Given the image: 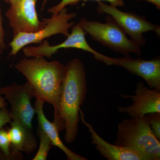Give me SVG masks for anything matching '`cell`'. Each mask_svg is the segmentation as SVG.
I'll return each instance as SVG.
<instances>
[{
    "instance_id": "obj_9",
    "label": "cell",
    "mask_w": 160,
    "mask_h": 160,
    "mask_svg": "<svg viewBox=\"0 0 160 160\" xmlns=\"http://www.w3.org/2000/svg\"><path fill=\"white\" fill-rule=\"evenodd\" d=\"M38 0H8L9 9L6 13L14 36L20 32L31 33L45 26L38 17L36 5Z\"/></svg>"
},
{
    "instance_id": "obj_15",
    "label": "cell",
    "mask_w": 160,
    "mask_h": 160,
    "mask_svg": "<svg viewBox=\"0 0 160 160\" xmlns=\"http://www.w3.org/2000/svg\"><path fill=\"white\" fill-rule=\"evenodd\" d=\"M42 1H43L42 9H43L48 0H42ZM96 1L97 2L106 1V2H109L111 6L117 7L124 6L123 0H62L58 5L48 9V11L52 15L57 14L61 10L66 8L67 6L77 5L79 2L80 1L86 2V1Z\"/></svg>"
},
{
    "instance_id": "obj_10",
    "label": "cell",
    "mask_w": 160,
    "mask_h": 160,
    "mask_svg": "<svg viewBox=\"0 0 160 160\" xmlns=\"http://www.w3.org/2000/svg\"><path fill=\"white\" fill-rule=\"evenodd\" d=\"M86 33L78 23L72 27L71 33L62 42L50 46L46 40L38 46H25L23 48V53L27 58H50L58 50L63 49H77L92 53L94 56L99 52L89 46L86 38Z\"/></svg>"
},
{
    "instance_id": "obj_17",
    "label": "cell",
    "mask_w": 160,
    "mask_h": 160,
    "mask_svg": "<svg viewBox=\"0 0 160 160\" xmlns=\"http://www.w3.org/2000/svg\"><path fill=\"white\" fill-rule=\"evenodd\" d=\"M10 139L8 131L3 128L0 129V150L8 160H16L10 150Z\"/></svg>"
},
{
    "instance_id": "obj_8",
    "label": "cell",
    "mask_w": 160,
    "mask_h": 160,
    "mask_svg": "<svg viewBox=\"0 0 160 160\" xmlns=\"http://www.w3.org/2000/svg\"><path fill=\"white\" fill-rule=\"evenodd\" d=\"M94 57L108 66L125 68L129 73L142 78L149 88L160 91V58L150 60L132 59L129 55L122 58H112L100 53Z\"/></svg>"
},
{
    "instance_id": "obj_7",
    "label": "cell",
    "mask_w": 160,
    "mask_h": 160,
    "mask_svg": "<svg viewBox=\"0 0 160 160\" xmlns=\"http://www.w3.org/2000/svg\"><path fill=\"white\" fill-rule=\"evenodd\" d=\"M97 2L98 12L100 14L109 15L126 34L129 35L131 39L140 46L146 44V40L143 35L144 33L154 31L158 35H159L160 26L150 22L144 17L133 12L121 11L115 6L106 5L102 2Z\"/></svg>"
},
{
    "instance_id": "obj_13",
    "label": "cell",
    "mask_w": 160,
    "mask_h": 160,
    "mask_svg": "<svg viewBox=\"0 0 160 160\" xmlns=\"http://www.w3.org/2000/svg\"><path fill=\"white\" fill-rule=\"evenodd\" d=\"M35 109L37 115L38 127L48 136L51 141L52 146H55L62 150L66 154L67 159L69 160H87V159L75 153L62 142L60 139L58 129L53 122H51L46 118L43 106L45 102L39 98H36Z\"/></svg>"
},
{
    "instance_id": "obj_20",
    "label": "cell",
    "mask_w": 160,
    "mask_h": 160,
    "mask_svg": "<svg viewBox=\"0 0 160 160\" xmlns=\"http://www.w3.org/2000/svg\"><path fill=\"white\" fill-rule=\"evenodd\" d=\"M5 35V31L3 28L2 9L0 6V54H2L6 48Z\"/></svg>"
},
{
    "instance_id": "obj_18",
    "label": "cell",
    "mask_w": 160,
    "mask_h": 160,
    "mask_svg": "<svg viewBox=\"0 0 160 160\" xmlns=\"http://www.w3.org/2000/svg\"><path fill=\"white\" fill-rule=\"evenodd\" d=\"M145 117L152 131L160 140V112L149 113Z\"/></svg>"
},
{
    "instance_id": "obj_24",
    "label": "cell",
    "mask_w": 160,
    "mask_h": 160,
    "mask_svg": "<svg viewBox=\"0 0 160 160\" xmlns=\"http://www.w3.org/2000/svg\"><path fill=\"white\" fill-rule=\"evenodd\" d=\"M3 1L6 2L8 3V0H3Z\"/></svg>"
},
{
    "instance_id": "obj_14",
    "label": "cell",
    "mask_w": 160,
    "mask_h": 160,
    "mask_svg": "<svg viewBox=\"0 0 160 160\" xmlns=\"http://www.w3.org/2000/svg\"><path fill=\"white\" fill-rule=\"evenodd\" d=\"M11 127L8 131L10 145L12 148V154L16 160L23 159L21 151H24L26 146V134L24 129L19 124L14 121L11 122Z\"/></svg>"
},
{
    "instance_id": "obj_2",
    "label": "cell",
    "mask_w": 160,
    "mask_h": 160,
    "mask_svg": "<svg viewBox=\"0 0 160 160\" xmlns=\"http://www.w3.org/2000/svg\"><path fill=\"white\" fill-rule=\"evenodd\" d=\"M66 66L59 99V118L65 127L64 139L73 142L77 136L80 110L87 92L86 69L78 58L69 61Z\"/></svg>"
},
{
    "instance_id": "obj_4",
    "label": "cell",
    "mask_w": 160,
    "mask_h": 160,
    "mask_svg": "<svg viewBox=\"0 0 160 160\" xmlns=\"http://www.w3.org/2000/svg\"><path fill=\"white\" fill-rule=\"evenodd\" d=\"M0 92L4 95L10 105V117L22 126L26 134V141L24 152L30 153L37 146L33 132L32 122L35 109L32 107L31 100L34 97V92L28 82L23 85L11 84L0 87Z\"/></svg>"
},
{
    "instance_id": "obj_12",
    "label": "cell",
    "mask_w": 160,
    "mask_h": 160,
    "mask_svg": "<svg viewBox=\"0 0 160 160\" xmlns=\"http://www.w3.org/2000/svg\"><path fill=\"white\" fill-rule=\"evenodd\" d=\"M80 114L82 122L88 128L91 134L92 143L100 154L107 160H146L143 156L132 149L106 142L98 134L91 124L86 122L81 109Z\"/></svg>"
},
{
    "instance_id": "obj_22",
    "label": "cell",
    "mask_w": 160,
    "mask_h": 160,
    "mask_svg": "<svg viewBox=\"0 0 160 160\" xmlns=\"http://www.w3.org/2000/svg\"><path fill=\"white\" fill-rule=\"evenodd\" d=\"M7 106V103H6L5 98H3L2 94L0 92V109L2 108L6 107Z\"/></svg>"
},
{
    "instance_id": "obj_25",
    "label": "cell",
    "mask_w": 160,
    "mask_h": 160,
    "mask_svg": "<svg viewBox=\"0 0 160 160\" xmlns=\"http://www.w3.org/2000/svg\"><path fill=\"white\" fill-rule=\"evenodd\" d=\"M0 61H1V57H0Z\"/></svg>"
},
{
    "instance_id": "obj_5",
    "label": "cell",
    "mask_w": 160,
    "mask_h": 160,
    "mask_svg": "<svg viewBox=\"0 0 160 160\" xmlns=\"http://www.w3.org/2000/svg\"><path fill=\"white\" fill-rule=\"evenodd\" d=\"M107 20L106 23H101L83 18L78 23L86 34L103 46L125 56L131 53L141 55V46L127 37L126 32L111 18Z\"/></svg>"
},
{
    "instance_id": "obj_3",
    "label": "cell",
    "mask_w": 160,
    "mask_h": 160,
    "mask_svg": "<svg viewBox=\"0 0 160 160\" xmlns=\"http://www.w3.org/2000/svg\"><path fill=\"white\" fill-rule=\"evenodd\" d=\"M160 141L144 116L121 121L118 126L114 144L134 150L146 160H159Z\"/></svg>"
},
{
    "instance_id": "obj_11",
    "label": "cell",
    "mask_w": 160,
    "mask_h": 160,
    "mask_svg": "<svg viewBox=\"0 0 160 160\" xmlns=\"http://www.w3.org/2000/svg\"><path fill=\"white\" fill-rule=\"evenodd\" d=\"M120 95L131 99L132 103L127 107L118 106V110L127 113L131 118L142 117L149 113L160 112V91L146 87L142 82L137 84L133 95Z\"/></svg>"
},
{
    "instance_id": "obj_21",
    "label": "cell",
    "mask_w": 160,
    "mask_h": 160,
    "mask_svg": "<svg viewBox=\"0 0 160 160\" xmlns=\"http://www.w3.org/2000/svg\"><path fill=\"white\" fill-rule=\"evenodd\" d=\"M136 1H146L154 5L157 9H159L160 8V0H136Z\"/></svg>"
},
{
    "instance_id": "obj_23",
    "label": "cell",
    "mask_w": 160,
    "mask_h": 160,
    "mask_svg": "<svg viewBox=\"0 0 160 160\" xmlns=\"http://www.w3.org/2000/svg\"><path fill=\"white\" fill-rule=\"evenodd\" d=\"M0 160H9L4 153L0 150Z\"/></svg>"
},
{
    "instance_id": "obj_16",
    "label": "cell",
    "mask_w": 160,
    "mask_h": 160,
    "mask_svg": "<svg viewBox=\"0 0 160 160\" xmlns=\"http://www.w3.org/2000/svg\"><path fill=\"white\" fill-rule=\"evenodd\" d=\"M38 134L40 138L39 146L37 152L32 160H46L52 145L48 136L39 127Z\"/></svg>"
},
{
    "instance_id": "obj_1",
    "label": "cell",
    "mask_w": 160,
    "mask_h": 160,
    "mask_svg": "<svg viewBox=\"0 0 160 160\" xmlns=\"http://www.w3.org/2000/svg\"><path fill=\"white\" fill-rule=\"evenodd\" d=\"M15 68L26 78L32 86L34 97L51 104L54 108L53 122L59 131L65 127L59 118V99L66 66L57 61L49 62L44 58H24Z\"/></svg>"
},
{
    "instance_id": "obj_19",
    "label": "cell",
    "mask_w": 160,
    "mask_h": 160,
    "mask_svg": "<svg viewBox=\"0 0 160 160\" xmlns=\"http://www.w3.org/2000/svg\"><path fill=\"white\" fill-rule=\"evenodd\" d=\"M9 110L6 107L0 109V129L3 126L11 122Z\"/></svg>"
},
{
    "instance_id": "obj_6",
    "label": "cell",
    "mask_w": 160,
    "mask_h": 160,
    "mask_svg": "<svg viewBox=\"0 0 160 160\" xmlns=\"http://www.w3.org/2000/svg\"><path fill=\"white\" fill-rule=\"evenodd\" d=\"M76 16L75 13H69L66 8L58 14L52 15L49 18H42L46 24L38 31L15 35L9 44L11 49L9 57L16 55L21 49L29 44L41 43L55 35L62 34L67 37L69 34V29L74 25V22L71 20Z\"/></svg>"
}]
</instances>
